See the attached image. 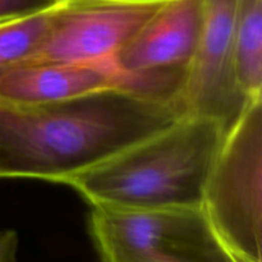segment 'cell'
<instances>
[{"instance_id":"1","label":"cell","mask_w":262,"mask_h":262,"mask_svg":"<svg viewBox=\"0 0 262 262\" xmlns=\"http://www.w3.org/2000/svg\"><path fill=\"white\" fill-rule=\"evenodd\" d=\"M182 115L177 102L120 89L50 104L0 102V178L60 184Z\"/></svg>"},{"instance_id":"2","label":"cell","mask_w":262,"mask_h":262,"mask_svg":"<svg viewBox=\"0 0 262 262\" xmlns=\"http://www.w3.org/2000/svg\"><path fill=\"white\" fill-rule=\"evenodd\" d=\"M227 129L210 118L182 115L60 184L91 207L117 210L201 207L205 187Z\"/></svg>"},{"instance_id":"3","label":"cell","mask_w":262,"mask_h":262,"mask_svg":"<svg viewBox=\"0 0 262 262\" xmlns=\"http://www.w3.org/2000/svg\"><path fill=\"white\" fill-rule=\"evenodd\" d=\"M201 207L234 262H262V96L225 133Z\"/></svg>"},{"instance_id":"4","label":"cell","mask_w":262,"mask_h":262,"mask_svg":"<svg viewBox=\"0 0 262 262\" xmlns=\"http://www.w3.org/2000/svg\"><path fill=\"white\" fill-rule=\"evenodd\" d=\"M89 230L101 262H234L202 207H91Z\"/></svg>"},{"instance_id":"5","label":"cell","mask_w":262,"mask_h":262,"mask_svg":"<svg viewBox=\"0 0 262 262\" xmlns=\"http://www.w3.org/2000/svg\"><path fill=\"white\" fill-rule=\"evenodd\" d=\"M202 23L204 0H166L113 63L140 82L147 96L181 106L179 99L196 56Z\"/></svg>"},{"instance_id":"6","label":"cell","mask_w":262,"mask_h":262,"mask_svg":"<svg viewBox=\"0 0 262 262\" xmlns=\"http://www.w3.org/2000/svg\"><path fill=\"white\" fill-rule=\"evenodd\" d=\"M165 2L59 0L45 38L28 61H113Z\"/></svg>"},{"instance_id":"7","label":"cell","mask_w":262,"mask_h":262,"mask_svg":"<svg viewBox=\"0 0 262 262\" xmlns=\"http://www.w3.org/2000/svg\"><path fill=\"white\" fill-rule=\"evenodd\" d=\"M239 0H204L199 48L182 90L184 115L210 118L229 129L250 100L234 76V28Z\"/></svg>"},{"instance_id":"8","label":"cell","mask_w":262,"mask_h":262,"mask_svg":"<svg viewBox=\"0 0 262 262\" xmlns=\"http://www.w3.org/2000/svg\"><path fill=\"white\" fill-rule=\"evenodd\" d=\"M114 89L145 95L113 61H23L0 73V102L9 105L50 104Z\"/></svg>"},{"instance_id":"9","label":"cell","mask_w":262,"mask_h":262,"mask_svg":"<svg viewBox=\"0 0 262 262\" xmlns=\"http://www.w3.org/2000/svg\"><path fill=\"white\" fill-rule=\"evenodd\" d=\"M234 76L247 100L262 96V0H239L234 28Z\"/></svg>"},{"instance_id":"10","label":"cell","mask_w":262,"mask_h":262,"mask_svg":"<svg viewBox=\"0 0 262 262\" xmlns=\"http://www.w3.org/2000/svg\"><path fill=\"white\" fill-rule=\"evenodd\" d=\"M53 7L0 23V73L32 59L48 32Z\"/></svg>"},{"instance_id":"11","label":"cell","mask_w":262,"mask_h":262,"mask_svg":"<svg viewBox=\"0 0 262 262\" xmlns=\"http://www.w3.org/2000/svg\"><path fill=\"white\" fill-rule=\"evenodd\" d=\"M59 0H0V23L42 12Z\"/></svg>"},{"instance_id":"12","label":"cell","mask_w":262,"mask_h":262,"mask_svg":"<svg viewBox=\"0 0 262 262\" xmlns=\"http://www.w3.org/2000/svg\"><path fill=\"white\" fill-rule=\"evenodd\" d=\"M0 262H18V234L14 230H0Z\"/></svg>"}]
</instances>
